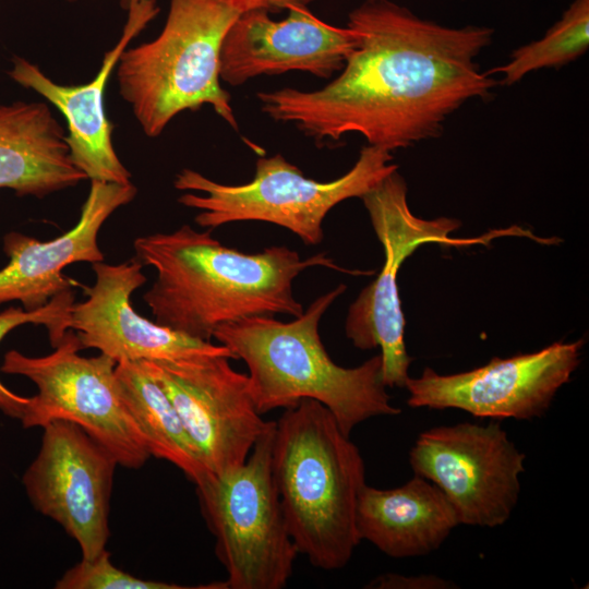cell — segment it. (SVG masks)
I'll return each mask as SVG.
<instances>
[{
    "label": "cell",
    "instance_id": "obj_1",
    "mask_svg": "<svg viewBox=\"0 0 589 589\" xmlns=\"http://www.w3.org/2000/svg\"><path fill=\"white\" fill-rule=\"evenodd\" d=\"M346 27L356 46L328 84L256 94L262 112L320 146L357 133L393 152L437 137L452 113L490 99L497 84L476 61L492 43L488 26L448 27L393 0H364Z\"/></svg>",
    "mask_w": 589,
    "mask_h": 589
},
{
    "label": "cell",
    "instance_id": "obj_2",
    "mask_svg": "<svg viewBox=\"0 0 589 589\" xmlns=\"http://www.w3.org/2000/svg\"><path fill=\"white\" fill-rule=\"evenodd\" d=\"M133 245L142 264L157 272L143 296L155 322L205 341L220 324L240 318L300 316L303 308L293 296L292 281L306 268L370 274L342 269L324 252L302 260L297 251L274 245L247 254L223 245L211 229L200 232L189 225L139 237Z\"/></svg>",
    "mask_w": 589,
    "mask_h": 589
},
{
    "label": "cell",
    "instance_id": "obj_3",
    "mask_svg": "<svg viewBox=\"0 0 589 589\" xmlns=\"http://www.w3.org/2000/svg\"><path fill=\"white\" fill-rule=\"evenodd\" d=\"M346 290L344 284L317 297L300 316L281 322L256 315L220 324L213 337L249 369L254 404L261 414L290 408L304 398L324 405L347 436L361 422L377 416H396L376 354L359 366L336 364L325 350L318 324L332 303Z\"/></svg>",
    "mask_w": 589,
    "mask_h": 589
},
{
    "label": "cell",
    "instance_id": "obj_4",
    "mask_svg": "<svg viewBox=\"0 0 589 589\" xmlns=\"http://www.w3.org/2000/svg\"><path fill=\"white\" fill-rule=\"evenodd\" d=\"M272 473L298 553L317 568L345 567L360 542L356 507L365 467L324 405L304 398L285 409L276 421Z\"/></svg>",
    "mask_w": 589,
    "mask_h": 589
},
{
    "label": "cell",
    "instance_id": "obj_5",
    "mask_svg": "<svg viewBox=\"0 0 589 589\" xmlns=\"http://www.w3.org/2000/svg\"><path fill=\"white\" fill-rule=\"evenodd\" d=\"M238 16L223 0H170L159 35L122 52L119 91L146 136L157 137L177 115L204 105L239 130L220 85L223 40Z\"/></svg>",
    "mask_w": 589,
    "mask_h": 589
},
{
    "label": "cell",
    "instance_id": "obj_6",
    "mask_svg": "<svg viewBox=\"0 0 589 589\" xmlns=\"http://www.w3.org/2000/svg\"><path fill=\"white\" fill-rule=\"evenodd\" d=\"M392 152L365 145L352 168L332 181L308 178L283 155L260 157L253 179L244 184L216 182L199 171L182 169L173 185L184 193L178 202L199 209L195 223L216 228L235 221L257 220L284 227L303 243L323 240V220L340 202L361 197L383 178L398 169Z\"/></svg>",
    "mask_w": 589,
    "mask_h": 589
},
{
    "label": "cell",
    "instance_id": "obj_7",
    "mask_svg": "<svg viewBox=\"0 0 589 589\" xmlns=\"http://www.w3.org/2000/svg\"><path fill=\"white\" fill-rule=\"evenodd\" d=\"M276 421L247 460L196 485L201 507L225 566L226 589H280L298 554L272 473Z\"/></svg>",
    "mask_w": 589,
    "mask_h": 589
},
{
    "label": "cell",
    "instance_id": "obj_8",
    "mask_svg": "<svg viewBox=\"0 0 589 589\" xmlns=\"http://www.w3.org/2000/svg\"><path fill=\"white\" fill-rule=\"evenodd\" d=\"M53 348L41 357L17 350L3 357L1 372L24 376L37 387L20 420L23 428L70 421L103 445L118 465L131 469L144 466L151 454L124 401L117 362L103 353L81 356L83 348L72 329Z\"/></svg>",
    "mask_w": 589,
    "mask_h": 589
},
{
    "label": "cell",
    "instance_id": "obj_9",
    "mask_svg": "<svg viewBox=\"0 0 589 589\" xmlns=\"http://www.w3.org/2000/svg\"><path fill=\"white\" fill-rule=\"evenodd\" d=\"M360 199L383 245L385 260L375 280L349 306L345 332L358 349H381L382 377L386 387H405L412 359L406 350L405 318L397 287L401 264L424 243L488 244L491 239L518 228L496 230L474 239L450 238L449 233L459 228L460 223L447 217L426 220L414 216L407 203V184L397 170Z\"/></svg>",
    "mask_w": 589,
    "mask_h": 589
},
{
    "label": "cell",
    "instance_id": "obj_10",
    "mask_svg": "<svg viewBox=\"0 0 589 589\" xmlns=\"http://www.w3.org/2000/svg\"><path fill=\"white\" fill-rule=\"evenodd\" d=\"M525 460L496 421L433 426L418 435L409 452L413 474L445 494L459 525L489 528L512 516Z\"/></svg>",
    "mask_w": 589,
    "mask_h": 589
},
{
    "label": "cell",
    "instance_id": "obj_11",
    "mask_svg": "<svg viewBox=\"0 0 589 589\" xmlns=\"http://www.w3.org/2000/svg\"><path fill=\"white\" fill-rule=\"evenodd\" d=\"M224 354L142 361L176 408L206 468L219 474L242 465L275 421L259 412L247 374Z\"/></svg>",
    "mask_w": 589,
    "mask_h": 589
},
{
    "label": "cell",
    "instance_id": "obj_12",
    "mask_svg": "<svg viewBox=\"0 0 589 589\" xmlns=\"http://www.w3.org/2000/svg\"><path fill=\"white\" fill-rule=\"evenodd\" d=\"M40 448L22 477L33 507L73 538L92 560L109 539L115 457L77 424L56 420L44 428Z\"/></svg>",
    "mask_w": 589,
    "mask_h": 589
},
{
    "label": "cell",
    "instance_id": "obj_13",
    "mask_svg": "<svg viewBox=\"0 0 589 589\" xmlns=\"http://www.w3.org/2000/svg\"><path fill=\"white\" fill-rule=\"evenodd\" d=\"M582 345V339L557 341L531 353L494 357L482 366L448 375L426 366L420 377L407 380V405L459 409L479 418H541L578 368Z\"/></svg>",
    "mask_w": 589,
    "mask_h": 589
},
{
    "label": "cell",
    "instance_id": "obj_14",
    "mask_svg": "<svg viewBox=\"0 0 589 589\" xmlns=\"http://www.w3.org/2000/svg\"><path fill=\"white\" fill-rule=\"evenodd\" d=\"M287 12L279 21L265 11L239 14L223 40L220 80L239 86L290 71L329 79L342 69L356 46L352 32L320 20L309 8Z\"/></svg>",
    "mask_w": 589,
    "mask_h": 589
},
{
    "label": "cell",
    "instance_id": "obj_15",
    "mask_svg": "<svg viewBox=\"0 0 589 589\" xmlns=\"http://www.w3.org/2000/svg\"><path fill=\"white\" fill-rule=\"evenodd\" d=\"M96 281L85 288L87 299L71 308L69 328L82 348H94L117 363L124 361L178 360L200 354L235 359L224 345L190 337L141 316L131 294L146 277L137 257L120 264L93 263Z\"/></svg>",
    "mask_w": 589,
    "mask_h": 589
},
{
    "label": "cell",
    "instance_id": "obj_16",
    "mask_svg": "<svg viewBox=\"0 0 589 589\" xmlns=\"http://www.w3.org/2000/svg\"><path fill=\"white\" fill-rule=\"evenodd\" d=\"M127 10L128 19L119 41L105 53L99 71L88 83L70 86L58 84L22 57L12 59L8 72L14 82L33 89L63 115L71 160L92 181L120 184L131 182V173L112 145V124L105 112L104 93L120 56L131 40L157 16L159 8L156 0H137Z\"/></svg>",
    "mask_w": 589,
    "mask_h": 589
},
{
    "label": "cell",
    "instance_id": "obj_17",
    "mask_svg": "<svg viewBox=\"0 0 589 589\" xmlns=\"http://www.w3.org/2000/svg\"><path fill=\"white\" fill-rule=\"evenodd\" d=\"M136 195L135 185L92 181L79 221L60 237L40 241L21 232L3 237L8 264L0 269V304L19 301L27 311L46 305L71 289L62 271L76 262L97 263L104 254L97 236L104 223Z\"/></svg>",
    "mask_w": 589,
    "mask_h": 589
},
{
    "label": "cell",
    "instance_id": "obj_18",
    "mask_svg": "<svg viewBox=\"0 0 589 589\" xmlns=\"http://www.w3.org/2000/svg\"><path fill=\"white\" fill-rule=\"evenodd\" d=\"M459 525L445 494L429 480L413 476L395 489L366 483L356 507V529L393 558L417 557L437 550Z\"/></svg>",
    "mask_w": 589,
    "mask_h": 589
},
{
    "label": "cell",
    "instance_id": "obj_19",
    "mask_svg": "<svg viewBox=\"0 0 589 589\" xmlns=\"http://www.w3.org/2000/svg\"><path fill=\"white\" fill-rule=\"evenodd\" d=\"M85 179L45 103L0 105V189L41 199Z\"/></svg>",
    "mask_w": 589,
    "mask_h": 589
},
{
    "label": "cell",
    "instance_id": "obj_20",
    "mask_svg": "<svg viewBox=\"0 0 589 589\" xmlns=\"http://www.w3.org/2000/svg\"><path fill=\"white\" fill-rule=\"evenodd\" d=\"M127 407L151 456L179 468L195 485L212 472L203 464L176 408L142 361L116 365Z\"/></svg>",
    "mask_w": 589,
    "mask_h": 589
},
{
    "label": "cell",
    "instance_id": "obj_21",
    "mask_svg": "<svg viewBox=\"0 0 589 589\" xmlns=\"http://www.w3.org/2000/svg\"><path fill=\"white\" fill-rule=\"evenodd\" d=\"M589 46V0H573L562 17L545 35L516 49L510 60L489 73L503 74L513 85L531 71L561 68L584 55Z\"/></svg>",
    "mask_w": 589,
    "mask_h": 589
},
{
    "label": "cell",
    "instance_id": "obj_22",
    "mask_svg": "<svg viewBox=\"0 0 589 589\" xmlns=\"http://www.w3.org/2000/svg\"><path fill=\"white\" fill-rule=\"evenodd\" d=\"M74 294L71 289L56 294L46 305L27 311L24 308L10 306L0 313V341L14 328L24 324L46 327L50 344L56 347L69 328ZM29 402V397L21 396L9 389L0 380V411L5 416L21 420Z\"/></svg>",
    "mask_w": 589,
    "mask_h": 589
},
{
    "label": "cell",
    "instance_id": "obj_23",
    "mask_svg": "<svg viewBox=\"0 0 589 589\" xmlns=\"http://www.w3.org/2000/svg\"><path fill=\"white\" fill-rule=\"evenodd\" d=\"M57 589H183L192 588L178 584L147 580L131 575L110 560L105 549L92 560L82 558L70 567L55 585Z\"/></svg>",
    "mask_w": 589,
    "mask_h": 589
},
{
    "label": "cell",
    "instance_id": "obj_24",
    "mask_svg": "<svg viewBox=\"0 0 589 589\" xmlns=\"http://www.w3.org/2000/svg\"><path fill=\"white\" fill-rule=\"evenodd\" d=\"M375 589H447L455 588V584L435 575L404 576L398 574H384L365 586Z\"/></svg>",
    "mask_w": 589,
    "mask_h": 589
},
{
    "label": "cell",
    "instance_id": "obj_25",
    "mask_svg": "<svg viewBox=\"0 0 589 589\" xmlns=\"http://www.w3.org/2000/svg\"><path fill=\"white\" fill-rule=\"evenodd\" d=\"M239 14L252 11L267 13L288 11L291 8H309L316 0H223Z\"/></svg>",
    "mask_w": 589,
    "mask_h": 589
},
{
    "label": "cell",
    "instance_id": "obj_26",
    "mask_svg": "<svg viewBox=\"0 0 589 589\" xmlns=\"http://www.w3.org/2000/svg\"><path fill=\"white\" fill-rule=\"evenodd\" d=\"M70 2H75V1H80V0H68ZM134 1H137V0H119L120 4L127 10L128 7L134 2Z\"/></svg>",
    "mask_w": 589,
    "mask_h": 589
}]
</instances>
